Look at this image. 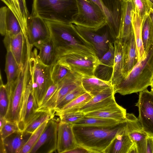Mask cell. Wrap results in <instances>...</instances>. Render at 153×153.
I'll list each match as a JSON object with an SVG mask.
<instances>
[{"label":"cell","mask_w":153,"mask_h":153,"mask_svg":"<svg viewBox=\"0 0 153 153\" xmlns=\"http://www.w3.org/2000/svg\"><path fill=\"white\" fill-rule=\"evenodd\" d=\"M58 59L72 53L96 55L91 44L79 32L72 23L46 21Z\"/></svg>","instance_id":"6da1fadb"},{"label":"cell","mask_w":153,"mask_h":153,"mask_svg":"<svg viewBox=\"0 0 153 153\" xmlns=\"http://www.w3.org/2000/svg\"><path fill=\"white\" fill-rule=\"evenodd\" d=\"M126 125V121L106 127L73 125V129L77 145L85 148L90 153H103Z\"/></svg>","instance_id":"7a4b0ae2"},{"label":"cell","mask_w":153,"mask_h":153,"mask_svg":"<svg viewBox=\"0 0 153 153\" xmlns=\"http://www.w3.org/2000/svg\"><path fill=\"white\" fill-rule=\"evenodd\" d=\"M153 76V45L127 75L114 87V93L125 95L143 91L150 86Z\"/></svg>","instance_id":"3957f363"},{"label":"cell","mask_w":153,"mask_h":153,"mask_svg":"<svg viewBox=\"0 0 153 153\" xmlns=\"http://www.w3.org/2000/svg\"><path fill=\"white\" fill-rule=\"evenodd\" d=\"M78 13L76 0H33L32 14L46 21L72 23Z\"/></svg>","instance_id":"277c9868"},{"label":"cell","mask_w":153,"mask_h":153,"mask_svg":"<svg viewBox=\"0 0 153 153\" xmlns=\"http://www.w3.org/2000/svg\"><path fill=\"white\" fill-rule=\"evenodd\" d=\"M31 54V51H27L25 62L21 68L18 78L13 86L8 91L9 103L5 118L7 121L15 123L18 126L25 91L30 76Z\"/></svg>","instance_id":"5b68a950"},{"label":"cell","mask_w":153,"mask_h":153,"mask_svg":"<svg viewBox=\"0 0 153 153\" xmlns=\"http://www.w3.org/2000/svg\"><path fill=\"white\" fill-rule=\"evenodd\" d=\"M37 51H32L30 57V75L33 93L36 110L49 87L53 83L51 77L52 67L47 66L38 59Z\"/></svg>","instance_id":"8992f818"},{"label":"cell","mask_w":153,"mask_h":153,"mask_svg":"<svg viewBox=\"0 0 153 153\" xmlns=\"http://www.w3.org/2000/svg\"><path fill=\"white\" fill-rule=\"evenodd\" d=\"M78 13L73 23L96 31L106 25L105 17L99 7L90 0H76Z\"/></svg>","instance_id":"52a82bcc"},{"label":"cell","mask_w":153,"mask_h":153,"mask_svg":"<svg viewBox=\"0 0 153 153\" xmlns=\"http://www.w3.org/2000/svg\"><path fill=\"white\" fill-rule=\"evenodd\" d=\"M56 62L69 68L82 76H94L95 69L99 62L97 55L79 53H72L59 58Z\"/></svg>","instance_id":"ba28073f"},{"label":"cell","mask_w":153,"mask_h":153,"mask_svg":"<svg viewBox=\"0 0 153 153\" xmlns=\"http://www.w3.org/2000/svg\"><path fill=\"white\" fill-rule=\"evenodd\" d=\"M100 8L106 19L110 34L114 40L119 38L125 0H90Z\"/></svg>","instance_id":"9c48e42d"},{"label":"cell","mask_w":153,"mask_h":153,"mask_svg":"<svg viewBox=\"0 0 153 153\" xmlns=\"http://www.w3.org/2000/svg\"><path fill=\"white\" fill-rule=\"evenodd\" d=\"M82 76L74 72L58 83V87L49 100L43 105L39 107L36 111H54L61 100L67 94L81 86Z\"/></svg>","instance_id":"30bf717a"},{"label":"cell","mask_w":153,"mask_h":153,"mask_svg":"<svg viewBox=\"0 0 153 153\" xmlns=\"http://www.w3.org/2000/svg\"><path fill=\"white\" fill-rule=\"evenodd\" d=\"M139 96L135 105L138 108L137 118L143 131L153 136V91L146 89L139 92Z\"/></svg>","instance_id":"8fae6325"},{"label":"cell","mask_w":153,"mask_h":153,"mask_svg":"<svg viewBox=\"0 0 153 153\" xmlns=\"http://www.w3.org/2000/svg\"><path fill=\"white\" fill-rule=\"evenodd\" d=\"M58 122L54 118L48 120L30 153H52L57 150Z\"/></svg>","instance_id":"7c38bea8"},{"label":"cell","mask_w":153,"mask_h":153,"mask_svg":"<svg viewBox=\"0 0 153 153\" xmlns=\"http://www.w3.org/2000/svg\"><path fill=\"white\" fill-rule=\"evenodd\" d=\"M27 33L28 42L33 46L50 38L45 20L32 14L27 19Z\"/></svg>","instance_id":"4fadbf2b"},{"label":"cell","mask_w":153,"mask_h":153,"mask_svg":"<svg viewBox=\"0 0 153 153\" xmlns=\"http://www.w3.org/2000/svg\"><path fill=\"white\" fill-rule=\"evenodd\" d=\"M80 34L93 46L99 59L107 51L109 48L108 32L106 31L102 34L92 29L75 25Z\"/></svg>","instance_id":"5bb4252c"},{"label":"cell","mask_w":153,"mask_h":153,"mask_svg":"<svg viewBox=\"0 0 153 153\" xmlns=\"http://www.w3.org/2000/svg\"><path fill=\"white\" fill-rule=\"evenodd\" d=\"M126 123L128 134L136 144L138 153H146L148 135L143 130L138 118L132 113H127Z\"/></svg>","instance_id":"9a60e30c"},{"label":"cell","mask_w":153,"mask_h":153,"mask_svg":"<svg viewBox=\"0 0 153 153\" xmlns=\"http://www.w3.org/2000/svg\"><path fill=\"white\" fill-rule=\"evenodd\" d=\"M3 42L7 50L12 53L18 65L23 66L27 52L26 41L22 31L17 35L10 36L5 35Z\"/></svg>","instance_id":"2e32d148"},{"label":"cell","mask_w":153,"mask_h":153,"mask_svg":"<svg viewBox=\"0 0 153 153\" xmlns=\"http://www.w3.org/2000/svg\"><path fill=\"white\" fill-rule=\"evenodd\" d=\"M121 42L123 48V78L127 75L138 61L134 31L127 39Z\"/></svg>","instance_id":"e0dca14e"},{"label":"cell","mask_w":153,"mask_h":153,"mask_svg":"<svg viewBox=\"0 0 153 153\" xmlns=\"http://www.w3.org/2000/svg\"><path fill=\"white\" fill-rule=\"evenodd\" d=\"M73 125L60 121L57 129V151L59 153H65L78 145L73 129Z\"/></svg>","instance_id":"ac0fdd59"},{"label":"cell","mask_w":153,"mask_h":153,"mask_svg":"<svg viewBox=\"0 0 153 153\" xmlns=\"http://www.w3.org/2000/svg\"><path fill=\"white\" fill-rule=\"evenodd\" d=\"M113 43L109 42L107 51L100 58L94 72L98 78L107 81H111L113 73L115 55Z\"/></svg>","instance_id":"d6986e66"},{"label":"cell","mask_w":153,"mask_h":153,"mask_svg":"<svg viewBox=\"0 0 153 153\" xmlns=\"http://www.w3.org/2000/svg\"><path fill=\"white\" fill-rule=\"evenodd\" d=\"M113 86L94 96L79 111L85 114L107 107L116 102Z\"/></svg>","instance_id":"ffe728a7"},{"label":"cell","mask_w":153,"mask_h":153,"mask_svg":"<svg viewBox=\"0 0 153 153\" xmlns=\"http://www.w3.org/2000/svg\"><path fill=\"white\" fill-rule=\"evenodd\" d=\"M22 31L19 22L12 11L7 7L0 9V33L4 36H15Z\"/></svg>","instance_id":"44dd1931"},{"label":"cell","mask_w":153,"mask_h":153,"mask_svg":"<svg viewBox=\"0 0 153 153\" xmlns=\"http://www.w3.org/2000/svg\"><path fill=\"white\" fill-rule=\"evenodd\" d=\"M36 112V108L33 93L30 76L25 91L20 122L19 124L21 131H24L25 125Z\"/></svg>","instance_id":"7402d4cb"},{"label":"cell","mask_w":153,"mask_h":153,"mask_svg":"<svg viewBox=\"0 0 153 153\" xmlns=\"http://www.w3.org/2000/svg\"><path fill=\"white\" fill-rule=\"evenodd\" d=\"M32 134L24 131L15 132L4 140L0 143L4 153H19L27 143Z\"/></svg>","instance_id":"603a6c76"},{"label":"cell","mask_w":153,"mask_h":153,"mask_svg":"<svg viewBox=\"0 0 153 153\" xmlns=\"http://www.w3.org/2000/svg\"><path fill=\"white\" fill-rule=\"evenodd\" d=\"M126 109L116 102L105 108L85 114V116L110 119L119 123L126 121Z\"/></svg>","instance_id":"cb8c5ba5"},{"label":"cell","mask_w":153,"mask_h":153,"mask_svg":"<svg viewBox=\"0 0 153 153\" xmlns=\"http://www.w3.org/2000/svg\"><path fill=\"white\" fill-rule=\"evenodd\" d=\"M133 144L126 125L114 138L103 153H128Z\"/></svg>","instance_id":"d4e9b609"},{"label":"cell","mask_w":153,"mask_h":153,"mask_svg":"<svg viewBox=\"0 0 153 153\" xmlns=\"http://www.w3.org/2000/svg\"><path fill=\"white\" fill-rule=\"evenodd\" d=\"M34 46L39 50L37 56L42 63L48 66L52 67L56 62L57 59L51 37L36 44Z\"/></svg>","instance_id":"484cf974"},{"label":"cell","mask_w":153,"mask_h":153,"mask_svg":"<svg viewBox=\"0 0 153 153\" xmlns=\"http://www.w3.org/2000/svg\"><path fill=\"white\" fill-rule=\"evenodd\" d=\"M6 5L16 16L26 39H28L27 21L29 16L25 0H10Z\"/></svg>","instance_id":"4316f807"},{"label":"cell","mask_w":153,"mask_h":153,"mask_svg":"<svg viewBox=\"0 0 153 153\" xmlns=\"http://www.w3.org/2000/svg\"><path fill=\"white\" fill-rule=\"evenodd\" d=\"M133 8L131 0H125L123 19L118 39L122 42L127 39L134 31L132 25Z\"/></svg>","instance_id":"83f0119b"},{"label":"cell","mask_w":153,"mask_h":153,"mask_svg":"<svg viewBox=\"0 0 153 153\" xmlns=\"http://www.w3.org/2000/svg\"><path fill=\"white\" fill-rule=\"evenodd\" d=\"M81 85L86 92L92 97L106 88L113 86L111 81H105L94 76H82Z\"/></svg>","instance_id":"f1b7e54d"},{"label":"cell","mask_w":153,"mask_h":153,"mask_svg":"<svg viewBox=\"0 0 153 153\" xmlns=\"http://www.w3.org/2000/svg\"><path fill=\"white\" fill-rule=\"evenodd\" d=\"M115 50L113 73L111 82L113 88L120 82L123 77V53L122 44L117 39L113 42Z\"/></svg>","instance_id":"f546056e"},{"label":"cell","mask_w":153,"mask_h":153,"mask_svg":"<svg viewBox=\"0 0 153 153\" xmlns=\"http://www.w3.org/2000/svg\"><path fill=\"white\" fill-rule=\"evenodd\" d=\"M6 56L5 71L7 82L6 85L8 89L12 88L16 82L22 67L18 64L12 53L9 50H7Z\"/></svg>","instance_id":"4dcf8cb0"},{"label":"cell","mask_w":153,"mask_h":153,"mask_svg":"<svg viewBox=\"0 0 153 153\" xmlns=\"http://www.w3.org/2000/svg\"><path fill=\"white\" fill-rule=\"evenodd\" d=\"M55 113L52 110L36 111L25 125L23 131L32 134L45 122L54 118Z\"/></svg>","instance_id":"1f68e13d"},{"label":"cell","mask_w":153,"mask_h":153,"mask_svg":"<svg viewBox=\"0 0 153 153\" xmlns=\"http://www.w3.org/2000/svg\"><path fill=\"white\" fill-rule=\"evenodd\" d=\"M120 123L110 119L85 116L73 125L106 127L114 126Z\"/></svg>","instance_id":"d6a6232c"},{"label":"cell","mask_w":153,"mask_h":153,"mask_svg":"<svg viewBox=\"0 0 153 153\" xmlns=\"http://www.w3.org/2000/svg\"><path fill=\"white\" fill-rule=\"evenodd\" d=\"M141 36L145 51L153 45V25L148 14L145 16L142 21Z\"/></svg>","instance_id":"836d02e7"},{"label":"cell","mask_w":153,"mask_h":153,"mask_svg":"<svg viewBox=\"0 0 153 153\" xmlns=\"http://www.w3.org/2000/svg\"><path fill=\"white\" fill-rule=\"evenodd\" d=\"M142 20L138 14L133 11L132 22L138 52V61L141 59L145 53L141 36Z\"/></svg>","instance_id":"e575fe53"},{"label":"cell","mask_w":153,"mask_h":153,"mask_svg":"<svg viewBox=\"0 0 153 153\" xmlns=\"http://www.w3.org/2000/svg\"><path fill=\"white\" fill-rule=\"evenodd\" d=\"M92 97L89 94L85 92L67 104L61 110L56 112H67L78 111Z\"/></svg>","instance_id":"d590c367"},{"label":"cell","mask_w":153,"mask_h":153,"mask_svg":"<svg viewBox=\"0 0 153 153\" xmlns=\"http://www.w3.org/2000/svg\"><path fill=\"white\" fill-rule=\"evenodd\" d=\"M48 120L43 123L32 134L19 153H30L33 148L37 142L44 131Z\"/></svg>","instance_id":"8d00e7d4"},{"label":"cell","mask_w":153,"mask_h":153,"mask_svg":"<svg viewBox=\"0 0 153 153\" xmlns=\"http://www.w3.org/2000/svg\"><path fill=\"white\" fill-rule=\"evenodd\" d=\"M0 74V117H5L9 103V93L6 85L4 84Z\"/></svg>","instance_id":"74e56055"},{"label":"cell","mask_w":153,"mask_h":153,"mask_svg":"<svg viewBox=\"0 0 153 153\" xmlns=\"http://www.w3.org/2000/svg\"><path fill=\"white\" fill-rule=\"evenodd\" d=\"M66 66L56 62L52 67L51 77L54 84H57L71 72Z\"/></svg>","instance_id":"f35d334b"},{"label":"cell","mask_w":153,"mask_h":153,"mask_svg":"<svg viewBox=\"0 0 153 153\" xmlns=\"http://www.w3.org/2000/svg\"><path fill=\"white\" fill-rule=\"evenodd\" d=\"M56 114L59 116L60 121L73 125L85 116V114L81 111L56 112Z\"/></svg>","instance_id":"ab89813d"},{"label":"cell","mask_w":153,"mask_h":153,"mask_svg":"<svg viewBox=\"0 0 153 153\" xmlns=\"http://www.w3.org/2000/svg\"><path fill=\"white\" fill-rule=\"evenodd\" d=\"M85 92L82 85L79 87L66 95L57 105L54 111L56 112L60 111L67 104Z\"/></svg>","instance_id":"60d3db41"},{"label":"cell","mask_w":153,"mask_h":153,"mask_svg":"<svg viewBox=\"0 0 153 153\" xmlns=\"http://www.w3.org/2000/svg\"><path fill=\"white\" fill-rule=\"evenodd\" d=\"M133 11L137 13L142 20L148 13L151 8L148 0H131Z\"/></svg>","instance_id":"b9f144b4"},{"label":"cell","mask_w":153,"mask_h":153,"mask_svg":"<svg viewBox=\"0 0 153 153\" xmlns=\"http://www.w3.org/2000/svg\"><path fill=\"white\" fill-rule=\"evenodd\" d=\"M21 131L16 123L7 121L6 124L0 129L1 139L2 140L13 133Z\"/></svg>","instance_id":"7bdbcfd3"},{"label":"cell","mask_w":153,"mask_h":153,"mask_svg":"<svg viewBox=\"0 0 153 153\" xmlns=\"http://www.w3.org/2000/svg\"><path fill=\"white\" fill-rule=\"evenodd\" d=\"M58 87V84L53 83L49 88L44 97L39 107L44 105L52 97Z\"/></svg>","instance_id":"ee69618b"},{"label":"cell","mask_w":153,"mask_h":153,"mask_svg":"<svg viewBox=\"0 0 153 153\" xmlns=\"http://www.w3.org/2000/svg\"><path fill=\"white\" fill-rule=\"evenodd\" d=\"M146 153H153V136L147 137Z\"/></svg>","instance_id":"f6af8a7d"},{"label":"cell","mask_w":153,"mask_h":153,"mask_svg":"<svg viewBox=\"0 0 153 153\" xmlns=\"http://www.w3.org/2000/svg\"><path fill=\"white\" fill-rule=\"evenodd\" d=\"M65 153H90V152L85 148L78 145L74 148L66 152Z\"/></svg>","instance_id":"bcb514c9"},{"label":"cell","mask_w":153,"mask_h":153,"mask_svg":"<svg viewBox=\"0 0 153 153\" xmlns=\"http://www.w3.org/2000/svg\"><path fill=\"white\" fill-rule=\"evenodd\" d=\"M138 153L137 146L135 143L133 145L129 150L128 153Z\"/></svg>","instance_id":"7dc6e473"},{"label":"cell","mask_w":153,"mask_h":153,"mask_svg":"<svg viewBox=\"0 0 153 153\" xmlns=\"http://www.w3.org/2000/svg\"><path fill=\"white\" fill-rule=\"evenodd\" d=\"M7 120L4 117H0V129L6 124Z\"/></svg>","instance_id":"c3c4849f"},{"label":"cell","mask_w":153,"mask_h":153,"mask_svg":"<svg viewBox=\"0 0 153 153\" xmlns=\"http://www.w3.org/2000/svg\"><path fill=\"white\" fill-rule=\"evenodd\" d=\"M148 14L153 25V9L151 8Z\"/></svg>","instance_id":"681fc988"},{"label":"cell","mask_w":153,"mask_h":153,"mask_svg":"<svg viewBox=\"0 0 153 153\" xmlns=\"http://www.w3.org/2000/svg\"><path fill=\"white\" fill-rule=\"evenodd\" d=\"M149 3L151 8L153 9V0H148Z\"/></svg>","instance_id":"f907efd6"},{"label":"cell","mask_w":153,"mask_h":153,"mask_svg":"<svg viewBox=\"0 0 153 153\" xmlns=\"http://www.w3.org/2000/svg\"><path fill=\"white\" fill-rule=\"evenodd\" d=\"M150 86H151V89H153V76L152 78L151 82V84L150 85Z\"/></svg>","instance_id":"816d5d0a"},{"label":"cell","mask_w":153,"mask_h":153,"mask_svg":"<svg viewBox=\"0 0 153 153\" xmlns=\"http://www.w3.org/2000/svg\"><path fill=\"white\" fill-rule=\"evenodd\" d=\"M151 90H152V91H153V89H151Z\"/></svg>","instance_id":"f5cc1de1"}]
</instances>
